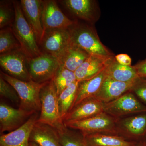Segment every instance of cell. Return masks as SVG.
<instances>
[{
  "label": "cell",
  "instance_id": "cell-1",
  "mask_svg": "<svg viewBox=\"0 0 146 146\" xmlns=\"http://www.w3.org/2000/svg\"><path fill=\"white\" fill-rule=\"evenodd\" d=\"M68 30L72 43L89 54L114 56L102 43L96 31L90 25L75 21Z\"/></svg>",
  "mask_w": 146,
  "mask_h": 146
},
{
  "label": "cell",
  "instance_id": "cell-2",
  "mask_svg": "<svg viewBox=\"0 0 146 146\" xmlns=\"http://www.w3.org/2000/svg\"><path fill=\"white\" fill-rule=\"evenodd\" d=\"M15 18L11 27L21 49L28 58L39 56L43 53L36 42L33 30L25 18L21 9L20 2L13 1Z\"/></svg>",
  "mask_w": 146,
  "mask_h": 146
},
{
  "label": "cell",
  "instance_id": "cell-3",
  "mask_svg": "<svg viewBox=\"0 0 146 146\" xmlns=\"http://www.w3.org/2000/svg\"><path fill=\"white\" fill-rule=\"evenodd\" d=\"M0 76L14 87L20 99L19 108L31 113L41 110L40 92L44 83L31 80L25 81L14 78L1 71Z\"/></svg>",
  "mask_w": 146,
  "mask_h": 146
},
{
  "label": "cell",
  "instance_id": "cell-4",
  "mask_svg": "<svg viewBox=\"0 0 146 146\" xmlns=\"http://www.w3.org/2000/svg\"><path fill=\"white\" fill-rule=\"evenodd\" d=\"M117 120L103 112L84 119L63 123L66 127L78 131L83 136L98 133L117 135Z\"/></svg>",
  "mask_w": 146,
  "mask_h": 146
},
{
  "label": "cell",
  "instance_id": "cell-5",
  "mask_svg": "<svg viewBox=\"0 0 146 146\" xmlns=\"http://www.w3.org/2000/svg\"><path fill=\"white\" fill-rule=\"evenodd\" d=\"M39 97L41 113L37 121L56 128L63 122L59 115L58 96L52 79L45 82Z\"/></svg>",
  "mask_w": 146,
  "mask_h": 146
},
{
  "label": "cell",
  "instance_id": "cell-6",
  "mask_svg": "<svg viewBox=\"0 0 146 146\" xmlns=\"http://www.w3.org/2000/svg\"><path fill=\"white\" fill-rule=\"evenodd\" d=\"M58 58L52 55L42 53L34 58H28L27 67L32 80L38 83H44L54 77L60 67Z\"/></svg>",
  "mask_w": 146,
  "mask_h": 146
},
{
  "label": "cell",
  "instance_id": "cell-7",
  "mask_svg": "<svg viewBox=\"0 0 146 146\" xmlns=\"http://www.w3.org/2000/svg\"><path fill=\"white\" fill-rule=\"evenodd\" d=\"M104 112L119 119L134 114L146 113V106L129 91L114 100L104 103Z\"/></svg>",
  "mask_w": 146,
  "mask_h": 146
},
{
  "label": "cell",
  "instance_id": "cell-8",
  "mask_svg": "<svg viewBox=\"0 0 146 146\" xmlns=\"http://www.w3.org/2000/svg\"><path fill=\"white\" fill-rule=\"evenodd\" d=\"M28 57L21 48L0 54V66L3 72L25 81L31 80L27 67Z\"/></svg>",
  "mask_w": 146,
  "mask_h": 146
},
{
  "label": "cell",
  "instance_id": "cell-9",
  "mask_svg": "<svg viewBox=\"0 0 146 146\" xmlns=\"http://www.w3.org/2000/svg\"><path fill=\"white\" fill-rule=\"evenodd\" d=\"M71 43L68 29H50L44 31L39 46L43 53L52 55L59 59Z\"/></svg>",
  "mask_w": 146,
  "mask_h": 146
},
{
  "label": "cell",
  "instance_id": "cell-10",
  "mask_svg": "<svg viewBox=\"0 0 146 146\" xmlns=\"http://www.w3.org/2000/svg\"><path fill=\"white\" fill-rule=\"evenodd\" d=\"M117 135L128 141L138 142L146 139V113L117 120Z\"/></svg>",
  "mask_w": 146,
  "mask_h": 146
},
{
  "label": "cell",
  "instance_id": "cell-11",
  "mask_svg": "<svg viewBox=\"0 0 146 146\" xmlns=\"http://www.w3.org/2000/svg\"><path fill=\"white\" fill-rule=\"evenodd\" d=\"M41 22L44 31L50 29H68L75 21L65 16L54 0L42 1Z\"/></svg>",
  "mask_w": 146,
  "mask_h": 146
},
{
  "label": "cell",
  "instance_id": "cell-12",
  "mask_svg": "<svg viewBox=\"0 0 146 146\" xmlns=\"http://www.w3.org/2000/svg\"><path fill=\"white\" fill-rule=\"evenodd\" d=\"M35 114V113H34ZM33 113L16 109L1 102L0 104V130L1 133L10 132L24 124Z\"/></svg>",
  "mask_w": 146,
  "mask_h": 146
},
{
  "label": "cell",
  "instance_id": "cell-13",
  "mask_svg": "<svg viewBox=\"0 0 146 146\" xmlns=\"http://www.w3.org/2000/svg\"><path fill=\"white\" fill-rule=\"evenodd\" d=\"M39 117L35 113L16 130L1 135L0 146H29L31 134Z\"/></svg>",
  "mask_w": 146,
  "mask_h": 146
},
{
  "label": "cell",
  "instance_id": "cell-14",
  "mask_svg": "<svg viewBox=\"0 0 146 146\" xmlns=\"http://www.w3.org/2000/svg\"><path fill=\"white\" fill-rule=\"evenodd\" d=\"M42 0H21V9L35 35L39 46L44 34L41 22Z\"/></svg>",
  "mask_w": 146,
  "mask_h": 146
},
{
  "label": "cell",
  "instance_id": "cell-15",
  "mask_svg": "<svg viewBox=\"0 0 146 146\" xmlns=\"http://www.w3.org/2000/svg\"><path fill=\"white\" fill-rule=\"evenodd\" d=\"M73 16L94 23L98 18V8L93 0H62L58 1Z\"/></svg>",
  "mask_w": 146,
  "mask_h": 146
},
{
  "label": "cell",
  "instance_id": "cell-16",
  "mask_svg": "<svg viewBox=\"0 0 146 146\" xmlns=\"http://www.w3.org/2000/svg\"><path fill=\"white\" fill-rule=\"evenodd\" d=\"M115 58L100 55H90L82 65L75 72L77 80L90 79L104 70Z\"/></svg>",
  "mask_w": 146,
  "mask_h": 146
},
{
  "label": "cell",
  "instance_id": "cell-17",
  "mask_svg": "<svg viewBox=\"0 0 146 146\" xmlns=\"http://www.w3.org/2000/svg\"><path fill=\"white\" fill-rule=\"evenodd\" d=\"M136 80L122 82L115 80L106 74L100 88L94 97L104 103L109 102L131 91Z\"/></svg>",
  "mask_w": 146,
  "mask_h": 146
},
{
  "label": "cell",
  "instance_id": "cell-18",
  "mask_svg": "<svg viewBox=\"0 0 146 146\" xmlns=\"http://www.w3.org/2000/svg\"><path fill=\"white\" fill-rule=\"evenodd\" d=\"M104 103L91 97L84 100L72 108L63 119V122L84 119L104 112Z\"/></svg>",
  "mask_w": 146,
  "mask_h": 146
},
{
  "label": "cell",
  "instance_id": "cell-19",
  "mask_svg": "<svg viewBox=\"0 0 146 146\" xmlns=\"http://www.w3.org/2000/svg\"><path fill=\"white\" fill-rule=\"evenodd\" d=\"M30 141L34 142L39 146H62L56 129L38 121L32 131Z\"/></svg>",
  "mask_w": 146,
  "mask_h": 146
},
{
  "label": "cell",
  "instance_id": "cell-20",
  "mask_svg": "<svg viewBox=\"0 0 146 146\" xmlns=\"http://www.w3.org/2000/svg\"><path fill=\"white\" fill-rule=\"evenodd\" d=\"M89 56L88 53L71 42L59 59L60 65L75 72Z\"/></svg>",
  "mask_w": 146,
  "mask_h": 146
},
{
  "label": "cell",
  "instance_id": "cell-21",
  "mask_svg": "<svg viewBox=\"0 0 146 146\" xmlns=\"http://www.w3.org/2000/svg\"><path fill=\"white\" fill-rule=\"evenodd\" d=\"M106 76L105 69L94 77L80 82L73 108L84 100L94 97L99 90Z\"/></svg>",
  "mask_w": 146,
  "mask_h": 146
},
{
  "label": "cell",
  "instance_id": "cell-22",
  "mask_svg": "<svg viewBox=\"0 0 146 146\" xmlns=\"http://www.w3.org/2000/svg\"><path fill=\"white\" fill-rule=\"evenodd\" d=\"M83 136L88 146H136L137 143L113 134L98 133Z\"/></svg>",
  "mask_w": 146,
  "mask_h": 146
},
{
  "label": "cell",
  "instance_id": "cell-23",
  "mask_svg": "<svg viewBox=\"0 0 146 146\" xmlns=\"http://www.w3.org/2000/svg\"><path fill=\"white\" fill-rule=\"evenodd\" d=\"M105 71L107 76L122 82H131L139 78L133 66L121 65L116 61L115 57L106 68Z\"/></svg>",
  "mask_w": 146,
  "mask_h": 146
},
{
  "label": "cell",
  "instance_id": "cell-24",
  "mask_svg": "<svg viewBox=\"0 0 146 146\" xmlns=\"http://www.w3.org/2000/svg\"><path fill=\"white\" fill-rule=\"evenodd\" d=\"M79 81L76 80L67 87L58 96V106L60 119L63 121L74 106Z\"/></svg>",
  "mask_w": 146,
  "mask_h": 146
},
{
  "label": "cell",
  "instance_id": "cell-25",
  "mask_svg": "<svg viewBox=\"0 0 146 146\" xmlns=\"http://www.w3.org/2000/svg\"><path fill=\"white\" fill-rule=\"evenodd\" d=\"M62 146H88L80 132L66 127L62 123L56 128Z\"/></svg>",
  "mask_w": 146,
  "mask_h": 146
},
{
  "label": "cell",
  "instance_id": "cell-26",
  "mask_svg": "<svg viewBox=\"0 0 146 146\" xmlns=\"http://www.w3.org/2000/svg\"><path fill=\"white\" fill-rule=\"evenodd\" d=\"M52 80L58 96L65 89L77 80L74 72L69 70L60 65Z\"/></svg>",
  "mask_w": 146,
  "mask_h": 146
},
{
  "label": "cell",
  "instance_id": "cell-27",
  "mask_svg": "<svg viewBox=\"0 0 146 146\" xmlns=\"http://www.w3.org/2000/svg\"><path fill=\"white\" fill-rule=\"evenodd\" d=\"M21 48V45L13 33L11 27L1 29L0 54Z\"/></svg>",
  "mask_w": 146,
  "mask_h": 146
},
{
  "label": "cell",
  "instance_id": "cell-28",
  "mask_svg": "<svg viewBox=\"0 0 146 146\" xmlns=\"http://www.w3.org/2000/svg\"><path fill=\"white\" fill-rule=\"evenodd\" d=\"M15 18L13 1L0 2V29L11 27Z\"/></svg>",
  "mask_w": 146,
  "mask_h": 146
},
{
  "label": "cell",
  "instance_id": "cell-29",
  "mask_svg": "<svg viewBox=\"0 0 146 146\" xmlns=\"http://www.w3.org/2000/svg\"><path fill=\"white\" fill-rule=\"evenodd\" d=\"M0 95L13 103L20 104V99L18 93L11 84L0 76Z\"/></svg>",
  "mask_w": 146,
  "mask_h": 146
},
{
  "label": "cell",
  "instance_id": "cell-30",
  "mask_svg": "<svg viewBox=\"0 0 146 146\" xmlns=\"http://www.w3.org/2000/svg\"><path fill=\"white\" fill-rule=\"evenodd\" d=\"M131 92L136 94L146 104V78L139 77L137 79Z\"/></svg>",
  "mask_w": 146,
  "mask_h": 146
},
{
  "label": "cell",
  "instance_id": "cell-31",
  "mask_svg": "<svg viewBox=\"0 0 146 146\" xmlns=\"http://www.w3.org/2000/svg\"><path fill=\"white\" fill-rule=\"evenodd\" d=\"M132 66L139 77L146 78V59L140 61Z\"/></svg>",
  "mask_w": 146,
  "mask_h": 146
},
{
  "label": "cell",
  "instance_id": "cell-32",
  "mask_svg": "<svg viewBox=\"0 0 146 146\" xmlns=\"http://www.w3.org/2000/svg\"><path fill=\"white\" fill-rule=\"evenodd\" d=\"M115 60L121 65L131 66V59L130 56L126 54H120L115 56Z\"/></svg>",
  "mask_w": 146,
  "mask_h": 146
},
{
  "label": "cell",
  "instance_id": "cell-33",
  "mask_svg": "<svg viewBox=\"0 0 146 146\" xmlns=\"http://www.w3.org/2000/svg\"><path fill=\"white\" fill-rule=\"evenodd\" d=\"M136 146H146V141L145 140L137 142Z\"/></svg>",
  "mask_w": 146,
  "mask_h": 146
},
{
  "label": "cell",
  "instance_id": "cell-34",
  "mask_svg": "<svg viewBox=\"0 0 146 146\" xmlns=\"http://www.w3.org/2000/svg\"><path fill=\"white\" fill-rule=\"evenodd\" d=\"M29 146H39L36 143L34 142H29Z\"/></svg>",
  "mask_w": 146,
  "mask_h": 146
},
{
  "label": "cell",
  "instance_id": "cell-35",
  "mask_svg": "<svg viewBox=\"0 0 146 146\" xmlns=\"http://www.w3.org/2000/svg\"><path fill=\"white\" fill-rule=\"evenodd\" d=\"M145 141H146V140H145Z\"/></svg>",
  "mask_w": 146,
  "mask_h": 146
}]
</instances>
